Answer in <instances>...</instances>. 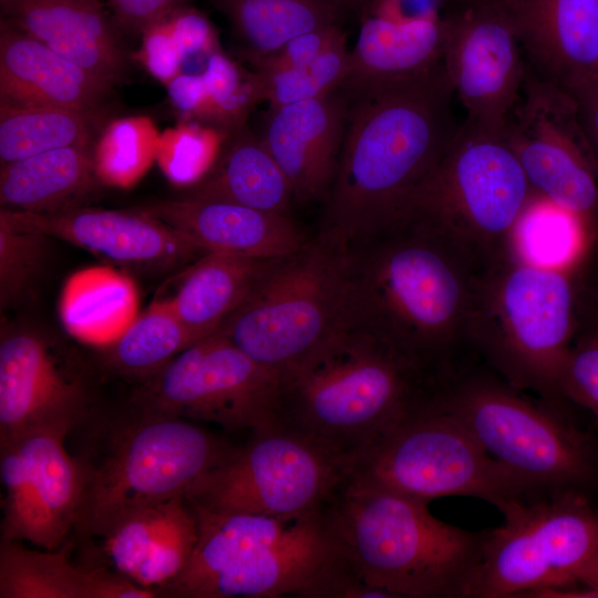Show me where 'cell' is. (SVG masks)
Wrapping results in <instances>:
<instances>
[{"label": "cell", "instance_id": "cell-1", "mask_svg": "<svg viewBox=\"0 0 598 598\" xmlns=\"http://www.w3.org/2000/svg\"><path fill=\"white\" fill-rule=\"evenodd\" d=\"M359 324L446 383L477 362L468 320L488 265L441 225L404 215L351 247Z\"/></svg>", "mask_w": 598, "mask_h": 598}, {"label": "cell", "instance_id": "cell-2", "mask_svg": "<svg viewBox=\"0 0 598 598\" xmlns=\"http://www.w3.org/2000/svg\"><path fill=\"white\" fill-rule=\"evenodd\" d=\"M342 86L350 103L320 230L353 247L400 214L461 124L443 63L410 79Z\"/></svg>", "mask_w": 598, "mask_h": 598}, {"label": "cell", "instance_id": "cell-3", "mask_svg": "<svg viewBox=\"0 0 598 598\" xmlns=\"http://www.w3.org/2000/svg\"><path fill=\"white\" fill-rule=\"evenodd\" d=\"M442 383L357 324L280 379L278 422L352 465Z\"/></svg>", "mask_w": 598, "mask_h": 598}, {"label": "cell", "instance_id": "cell-4", "mask_svg": "<svg viewBox=\"0 0 598 598\" xmlns=\"http://www.w3.org/2000/svg\"><path fill=\"white\" fill-rule=\"evenodd\" d=\"M427 505L349 475L322 516L333 547L390 598H468L484 530L450 525Z\"/></svg>", "mask_w": 598, "mask_h": 598}, {"label": "cell", "instance_id": "cell-5", "mask_svg": "<svg viewBox=\"0 0 598 598\" xmlns=\"http://www.w3.org/2000/svg\"><path fill=\"white\" fill-rule=\"evenodd\" d=\"M73 430L84 498L74 532L101 537L131 514L186 491L229 458L237 445L187 420L153 414L131 403L104 415L94 408Z\"/></svg>", "mask_w": 598, "mask_h": 598}, {"label": "cell", "instance_id": "cell-6", "mask_svg": "<svg viewBox=\"0 0 598 598\" xmlns=\"http://www.w3.org/2000/svg\"><path fill=\"white\" fill-rule=\"evenodd\" d=\"M576 308L575 272L509 252L477 276L468 320L472 352L515 390L569 415L561 374L577 330Z\"/></svg>", "mask_w": 598, "mask_h": 598}, {"label": "cell", "instance_id": "cell-7", "mask_svg": "<svg viewBox=\"0 0 598 598\" xmlns=\"http://www.w3.org/2000/svg\"><path fill=\"white\" fill-rule=\"evenodd\" d=\"M358 323L351 247L320 230L272 259L216 332L281 379Z\"/></svg>", "mask_w": 598, "mask_h": 598}, {"label": "cell", "instance_id": "cell-8", "mask_svg": "<svg viewBox=\"0 0 598 598\" xmlns=\"http://www.w3.org/2000/svg\"><path fill=\"white\" fill-rule=\"evenodd\" d=\"M192 505L198 524L195 549L157 597L295 596L332 550L322 508L279 518Z\"/></svg>", "mask_w": 598, "mask_h": 598}, {"label": "cell", "instance_id": "cell-9", "mask_svg": "<svg viewBox=\"0 0 598 598\" xmlns=\"http://www.w3.org/2000/svg\"><path fill=\"white\" fill-rule=\"evenodd\" d=\"M484 450L549 496L598 486V441L570 416L529 400L475 363L439 393Z\"/></svg>", "mask_w": 598, "mask_h": 598}, {"label": "cell", "instance_id": "cell-10", "mask_svg": "<svg viewBox=\"0 0 598 598\" xmlns=\"http://www.w3.org/2000/svg\"><path fill=\"white\" fill-rule=\"evenodd\" d=\"M440 391L364 453L350 476L427 503L445 496L475 497L499 512L549 496L489 455L444 408Z\"/></svg>", "mask_w": 598, "mask_h": 598}, {"label": "cell", "instance_id": "cell-11", "mask_svg": "<svg viewBox=\"0 0 598 598\" xmlns=\"http://www.w3.org/2000/svg\"><path fill=\"white\" fill-rule=\"evenodd\" d=\"M503 132L465 120L441 162L395 218L414 215L432 220L488 264L508 255L514 228L534 189Z\"/></svg>", "mask_w": 598, "mask_h": 598}, {"label": "cell", "instance_id": "cell-12", "mask_svg": "<svg viewBox=\"0 0 598 598\" xmlns=\"http://www.w3.org/2000/svg\"><path fill=\"white\" fill-rule=\"evenodd\" d=\"M503 524L484 530L468 598H525L582 586L598 553V511L566 493L515 503Z\"/></svg>", "mask_w": 598, "mask_h": 598}, {"label": "cell", "instance_id": "cell-13", "mask_svg": "<svg viewBox=\"0 0 598 598\" xmlns=\"http://www.w3.org/2000/svg\"><path fill=\"white\" fill-rule=\"evenodd\" d=\"M351 465L279 422L250 432L225 462L199 477L187 498L209 511L279 518L320 511Z\"/></svg>", "mask_w": 598, "mask_h": 598}, {"label": "cell", "instance_id": "cell-14", "mask_svg": "<svg viewBox=\"0 0 598 598\" xmlns=\"http://www.w3.org/2000/svg\"><path fill=\"white\" fill-rule=\"evenodd\" d=\"M280 378L214 332L143 380L131 403L163 416L249 432L278 422Z\"/></svg>", "mask_w": 598, "mask_h": 598}, {"label": "cell", "instance_id": "cell-15", "mask_svg": "<svg viewBox=\"0 0 598 598\" xmlns=\"http://www.w3.org/2000/svg\"><path fill=\"white\" fill-rule=\"evenodd\" d=\"M503 133L532 188L598 237V168L570 94L526 66Z\"/></svg>", "mask_w": 598, "mask_h": 598}, {"label": "cell", "instance_id": "cell-16", "mask_svg": "<svg viewBox=\"0 0 598 598\" xmlns=\"http://www.w3.org/2000/svg\"><path fill=\"white\" fill-rule=\"evenodd\" d=\"M68 432L39 429L0 443L1 540L60 548L79 523L84 480L64 447Z\"/></svg>", "mask_w": 598, "mask_h": 598}, {"label": "cell", "instance_id": "cell-17", "mask_svg": "<svg viewBox=\"0 0 598 598\" xmlns=\"http://www.w3.org/2000/svg\"><path fill=\"white\" fill-rule=\"evenodd\" d=\"M464 1L443 17V65L466 121L503 132L525 80L522 47L503 2Z\"/></svg>", "mask_w": 598, "mask_h": 598}, {"label": "cell", "instance_id": "cell-18", "mask_svg": "<svg viewBox=\"0 0 598 598\" xmlns=\"http://www.w3.org/2000/svg\"><path fill=\"white\" fill-rule=\"evenodd\" d=\"M96 408L86 368L72 351L40 332L2 330L0 443L24 432H70Z\"/></svg>", "mask_w": 598, "mask_h": 598}, {"label": "cell", "instance_id": "cell-19", "mask_svg": "<svg viewBox=\"0 0 598 598\" xmlns=\"http://www.w3.org/2000/svg\"><path fill=\"white\" fill-rule=\"evenodd\" d=\"M25 225L118 266L166 269L208 252L165 223L140 210L76 206L53 213L16 212Z\"/></svg>", "mask_w": 598, "mask_h": 598}, {"label": "cell", "instance_id": "cell-20", "mask_svg": "<svg viewBox=\"0 0 598 598\" xmlns=\"http://www.w3.org/2000/svg\"><path fill=\"white\" fill-rule=\"evenodd\" d=\"M350 94L342 85L317 99L269 107L259 137L293 199L324 202L343 142Z\"/></svg>", "mask_w": 598, "mask_h": 598}, {"label": "cell", "instance_id": "cell-21", "mask_svg": "<svg viewBox=\"0 0 598 598\" xmlns=\"http://www.w3.org/2000/svg\"><path fill=\"white\" fill-rule=\"evenodd\" d=\"M526 66L564 90L598 76V0H508Z\"/></svg>", "mask_w": 598, "mask_h": 598}, {"label": "cell", "instance_id": "cell-22", "mask_svg": "<svg viewBox=\"0 0 598 598\" xmlns=\"http://www.w3.org/2000/svg\"><path fill=\"white\" fill-rule=\"evenodd\" d=\"M104 566L158 591L187 565L197 543L195 509L185 494L144 507L99 537Z\"/></svg>", "mask_w": 598, "mask_h": 598}, {"label": "cell", "instance_id": "cell-23", "mask_svg": "<svg viewBox=\"0 0 598 598\" xmlns=\"http://www.w3.org/2000/svg\"><path fill=\"white\" fill-rule=\"evenodd\" d=\"M137 209L212 252L272 259L296 251L308 240L289 215L230 202L184 196Z\"/></svg>", "mask_w": 598, "mask_h": 598}, {"label": "cell", "instance_id": "cell-24", "mask_svg": "<svg viewBox=\"0 0 598 598\" xmlns=\"http://www.w3.org/2000/svg\"><path fill=\"white\" fill-rule=\"evenodd\" d=\"M0 10L2 19L110 86L124 76L117 29L99 0H0Z\"/></svg>", "mask_w": 598, "mask_h": 598}, {"label": "cell", "instance_id": "cell-25", "mask_svg": "<svg viewBox=\"0 0 598 598\" xmlns=\"http://www.w3.org/2000/svg\"><path fill=\"white\" fill-rule=\"evenodd\" d=\"M112 86L11 22L0 23V102L103 114Z\"/></svg>", "mask_w": 598, "mask_h": 598}, {"label": "cell", "instance_id": "cell-26", "mask_svg": "<svg viewBox=\"0 0 598 598\" xmlns=\"http://www.w3.org/2000/svg\"><path fill=\"white\" fill-rule=\"evenodd\" d=\"M74 542L39 551L19 542L0 543V598H152L142 588L114 570L78 567L71 561Z\"/></svg>", "mask_w": 598, "mask_h": 598}, {"label": "cell", "instance_id": "cell-27", "mask_svg": "<svg viewBox=\"0 0 598 598\" xmlns=\"http://www.w3.org/2000/svg\"><path fill=\"white\" fill-rule=\"evenodd\" d=\"M445 34L443 17L410 23L364 17L350 51L349 73L342 85L403 80L427 73L443 63Z\"/></svg>", "mask_w": 598, "mask_h": 598}, {"label": "cell", "instance_id": "cell-28", "mask_svg": "<svg viewBox=\"0 0 598 598\" xmlns=\"http://www.w3.org/2000/svg\"><path fill=\"white\" fill-rule=\"evenodd\" d=\"M93 148H56L1 165V208L53 213L81 206L100 183Z\"/></svg>", "mask_w": 598, "mask_h": 598}, {"label": "cell", "instance_id": "cell-29", "mask_svg": "<svg viewBox=\"0 0 598 598\" xmlns=\"http://www.w3.org/2000/svg\"><path fill=\"white\" fill-rule=\"evenodd\" d=\"M188 197L230 202L289 215V183L258 134L244 125L229 134L214 166Z\"/></svg>", "mask_w": 598, "mask_h": 598}, {"label": "cell", "instance_id": "cell-30", "mask_svg": "<svg viewBox=\"0 0 598 598\" xmlns=\"http://www.w3.org/2000/svg\"><path fill=\"white\" fill-rule=\"evenodd\" d=\"M272 259L208 251L185 269L166 299L197 342L217 331Z\"/></svg>", "mask_w": 598, "mask_h": 598}, {"label": "cell", "instance_id": "cell-31", "mask_svg": "<svg viewBox=\"0 0 598 598\" xmlns=\"http://www.w3.org/2000/svg\"><path fill=\"white\" fill-rule=\"evenodd\" d=\"M137 315L136 285L111 266L72 274L59 299V316L66 332L93 346L106 347L115 341Z\"/></svg>", "mask_w": 598, "mask_h": 598}, {"label": "cell", "instance_id": "cell-32", "mask_svg": "<svg viewBox=\"0 0 598 598\" xmlns=\"http://www.w3.org/2000/svg\"><path fill=\"white\" fill-rule=\"evenodd\" d=\"M230 23L246 59L254 64L290 39L340 23L336 0H207Z\"/></svg>", "mask_w": 598, "mask_h": 598}, {"label": "cell", "instance_id": "cell-33", "mask_svg": "<svg viewBox=\"0 0 598 598\" xmlns=\"http://www.w3.org/2000/svg\"><path fill=\"white\" fill-rule=\"evenodd\" d=\"M597 239L578 217L534 190L514 228L509 252L536 266L576 274Z\"/></svg>", "mask_w": 598, "mask_h": 598}, {"label": "cell", "instance_id": "cell-34", "mask_svg": "<svg viewBox=\"0 0 598 598\" xmlns=\"http://www.w3.org/2000/svg\"><path fill=\"white\" fill-rule=\"evenodd\" d=\"M103 114L0 102L1 165L48 151L93 146Z\"/></svg>", "mask_w": 598, "mask_h": 598}, {"label": "cell", "instance_id": "cell-35", "mask_svg": "<svg viewBox=\"0 0 598 598\" xmlns=\"http://www.w3.org/2000/svg\"><path fill=\"white\" fill-rule=\"evenodd\" d=\"M195 342L169 301L157 299L104 347V364L117 374L144 380Z\"/></svg>", "mask_w": 598, "mask_h": 598}, {"label": "cell", "instance_id": "cell-36", "mask_svg": "<svg viewBox=\"0 0 598 598\" xmlns=\"http://www.w3.org/2000/svg\"><path fill=\"white\" fill-rule=\"evenodd\" d=\"M159 134L147 116L110 122L93 148L94 167L101 184L128 188L156 161Z\"/></svg>", "mask_w": 598, "mask_h": 598}, {"label": "cell", "instance_id": "cell-37", "mask_svg": "<svg viewBox=\"0 0 598 598\" xmlns=\"http://www.w3.org/2000/svg\"><path fill=\"white\" fill-rule=\"evenodd\" d=\"M350 51L342 33L311 63L290 71L262 74L252 71L258 101L269 107L320 97L338 89L349 73Z\"/></svg>", "mask_w": 598, "mask_h": 598}, {"label": "cell", "instance_id": "cell-38", "mask_svg": "<svg viewBox=\"0 0 598 598\" xmlns=\"http://www.w3.org/2000/svg\"><path fill=\"white\" fill-rule=\"evenodd\" d=\"M228 136L218 127L185 121L159 134L156 162L174 185L189 188L214 166Z\"/></svg>", "mask_w": 598, "mask_h": 598}, {"label": "cell", "instance_id": "cell-39", "mask_svg": "<svg viewBox=\"0 0 598 598\" xmlns=\"http://www.w3.org/2000/svg\"><path fill=\"white\" fill-rule=\"evenodd\" d=\"M206 95L197 121L231 134L243 127L258 103L252 72L243 70L220 50L212 53L202 71Z\"/></svg>", "mask_w": 598, "mask_h": 598}, {"label": "cell", "instance_id": "cell-40", "mask_svg": "<svg viewBox=\"0 0 598 598\" xmlns=\"http://www.w3.org/2000/svg\"><path fill=\"white\" fill-rule=\"evenodd\" d=\"M49 236L0 210V303L8 308L31 289L44 264Z\"/></svg>", "mask_w": 598, "mask_h": 598}, {"label": "cell", "instance_id": "cell-41", "mask_svg": "<svg viewBox=\"0 0 598 598\" xmlns=\"http://www.w3.org/2000/svg\"><path fill=\"white\" fill-rule=\"evenodd\" d=\"M561 389L569 403L598 420V327H577L563 369Z\"/></svg>", "mask_w": 598, "mask_h": 598}, {"label": "cell", "instance_id": "cell-42", "mask_svg": "<svg viewBox=\"0 0 598 598\" xmlns=\"http://www.w3.org/2000/svg\"><path fill=\"white\" fill-rule=\"evenodd\" d=\"M299 598H390L370 586L332 545L331 553L295 594Z\"/></svg>", "mask_w": 598, "mask_h": 598}, {"label": "cell", "instance_id": "cell-43", "mask_svg": "<svg viewBox=\"0 0 598 598\" xmlns=\"http://www.w3.org/2000/svg\"><path fill=\"white\" fill-rule=\"evenodd\" d=\"M342 33L340 23H337L299 34L255 62L254 71L274 74L305 66L315 61Z\"/></svg>", "mask_w": 598, "mask_h": 598}, {"label": "cell", "instance_id": "cell-44", "mask_svg": "<svg viewBox=\"0 0 598 598\" xmlns=\"http://www.w3.org/2000/svg\"><path fill=\"white\" fill-rule=\"evenodd\" d=\"M165 18L184 63L196 56L207 59L219 50L214 25L197 9L184 3L165 14Z\"/></svg>", "mask_w": 598, "mask_h": 598}, {"label": "cell", "instance_id": "cell-45", "mask_svg": "<svg viewBox=\"0 0 598 598\" xmlns=\"http://www.w3.org/2000/svg\"><path fill=\"white\" fill-rule=\"evenodd\" d=\"M138 59L147 71L165 85L181 73L184 60L164 17L146 27Z\"/></svg>", "mask_w": 598, "mask_h": 598}, {"label": "cell", "instance_id": "cell-46", "mask_svg": "<svg viewBox=\"0 0 598 598\" xmlns=\"http://www.w3.org/2000/svg\"><path fill=\"white\" fill-rule=\"evenodd\" d=\"M187 0H107L111 20L116 29L126 33L143 30Z\"/></svg>", "mask_w": 598, "mask_h": 598}, {"label": "cell", "instance_id": "cell-47", "mask_svg": "<svg viewBox=\"0 0 598 598\" xmlns=\"http://www.w3.org/2000/svg\"><path fill=\"white\" fill-rule=\"evenodd\" d=\"M441 2L442 0H372L364 17H377L394 23L434 19L441 17Z\"/></svg>", "mask_w": 598, "mask_h": 598}, {"label": "cell", "instance_id": "cell-48", "mask_svg": "<svg viewBox=\"0 0 598 598\" xmlns=\"http://www.w3.org/2000/svg\"><path fill=\"white\" fill-rule=\"evenodd\" d=\"M566 91L576 104L579 122L598 168V76L585 79Z\"/></svg>", "mask_w": 598, "mask_h": 598}, {"label": "cell", "instance_id": "cell-49", "mask_svg": "<svg viewBox=\"0 0 598 598\" xmlns=\"http://www.w3.org/2000/svg\"><path fill=\"white\" fill-rule=\"evenodd\" d=\"M166 86L175 109L188 118L187 121L197 120L206 95L203 73L181 72Z\"/></svg>", "mask_w": 598, "mask_h": 598}, {"label": "cell", "instance_id": "cell-50", "mask_svg": "<svg viewBox=\"0 0 598 598\" xmlns=\"http://www.w3.org/2000/svg\"><path fill=\"white\" fill-rule=\"evenodd\" d=\"M575 281L577 327H598V272L595 276L577 274Z\"/></svg>", "mask_w": 598, "mask_h": 598}, {"label": "cell", "instance_id": "cell-51", "mask_svg": "<svg viewBox=\"0 0 598 598\" xmlns=\"http://www.w3.org/2000/svg\"><path fill=\"white\" fill-rule=\"evenodd\" d=\"M344 11H352L364 17L372 0H336Z\"/></svg>", "mask_w": 598, "mask_h": 598}, {"label": "cell", "instance_id": "cell-52", "mask_svg": "<svg viewBox=\"0 0 598 598\" xmlns=\"http://www.w3.org/2000/svg\"><path fill=\"white\" fill-rule=\"evenodd\" d=\"M582 586L598 589V553H597L596 559L594 561V565H592L588 576L586 577Z\"/></svg>", "mask_w": 598, "mask_h": 598}, {"label": "cell", "instance_id": "cell-53", "mask_svg": "<svg viewBox=\"0 0 598 598\" xmlns=\"http://www.w3.org/2000/svg\"><path fill=\"white\" fill-rule=\"evenodd\" d=\"M494 1H501V2H505V1H507V0H494Z\"/></svg>", "mask_w": 598, "mask_h": 598}, {"label": "cell", "instance_id": "cell-54", "mask_svg": "<svg viewBox=\"0 0 598 598\" xmlns=\"http://www.w3.org/2000/svg\"><path fill=\"white\" fill-rule=\"evenodd\" d=\"M508 1V0H507ZM506 2V1H505Z\"/></svg>", "mask_w": 598, "mask_h": 598}]
</instances>
